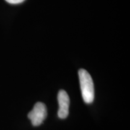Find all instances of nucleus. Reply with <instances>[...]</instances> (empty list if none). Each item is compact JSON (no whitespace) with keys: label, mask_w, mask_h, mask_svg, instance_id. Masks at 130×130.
Returning a JSON list of instances; mask_svg holds the SVG:
<instances>
[{"label":"nucleus","mask_w":130,"mask_h":130,"mask_svg":"<svg viewBox=\"0 0 130 130\" xmlns=\"http://www.w3.org/2000/svg\"><path fill=\"white\" fill-rule=\"evenodd\" d=\"M78 76L81 95L84 102L86 104L92 103L95 98V91L92 77L89 73L84 69L79 70Z\"/></svg>","instance_id":"1"},{"label":"nucleus","mask_w":130,"mask_h":130,"mask_svg":"<svg viewBox=\"0 0 130 130\" xmlns=\"http://www.w3.org/2000/svg\"><path fill=\"white\" fill-rule=\"evenodd\" d=\"M5 1H7L8 3H10V4H18L24 2L25 0H5Z\"/></svg>","instance_id":"4"},{"label":"nucleus","mask_w":130,"mask_h":130,"mask_svg":"<svg viewBox=\"0 0 130 130\" xmlns=\"http://www.w3.org/2000/svg\"><path fill=\"white\" fill-rule=\"evenodd\" d=\"M47 116L46 107L42 102L35 104L32 110L28 114V118L31 122L32 125L39 126L43 123Z\"/></svg>","instance_id":"2"},{"label":"nucleus","mask_w":130,"mask_h":130,"mask_svg":"<svg viewBox=\"0 0 130 130\" xmlns=\"http://www.w3.org/2000/svg\"><path fill=\"white\" fill-rule=\"evenodd\" d=\"M57 100L59 105L58 111V116L60 119L66 118L69 115V108L70 105V99L69 95L65 90L59 91L57 96Z\"/></svg>","instance_id":"3"}]
</instances>
